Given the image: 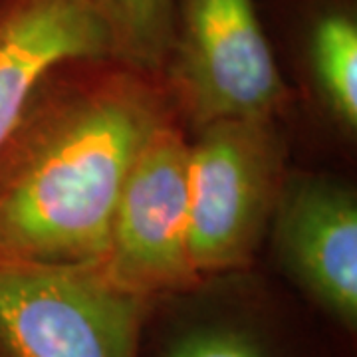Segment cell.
<instances>
[{"mask_svg": "<svg viewBox=\"0 0 357 357\" xmlns=\"http://www.w3.org/2000/svg\"><path fill=\"white\" fill-rule=\"evenodd\" d=\"M171 115L161 76L114 56L50 68L0 149V262L102 264L129 169Z\"/></svg>", "mask_w": 357, "mask_h": 357, "instance_id": "6da1fadb", "label": "cell"}, {"mask_svg": "<svg viewBox=\"0 0 357 357\" xmlns=\"http://www.w3.org/2000/svg\"><path fill=\"white\" fill-rule=\"evenodd\" d=\"M192 266L201 278L260 264L292 169L294 123L234 117L189 133Z\"/></svg>", "mask_w": 357, "mask_h": 357, "instance_id": "7a4b0ae2", "label": "cell"}, {"mask_svg": "<svg viewBox=\"0 0 357 357\" xmlns=\"http://www.w3.org/2000/svg\"><path fill=\"white\" fill-rule=\"evenodd\" d=\"M139 357H344L321 319L268 268L153 298Z\"/></svg>", "mask_w": 357, "mask_h": 357, "instance_id": "3957f363", "label": "cell"}, {"mask_svg": "<svg viewBox=\"0 0 357 357\" xmlns=\"http://www.w3.org/2000/svg\"><path fill=\"white\" fill-rule=\"evenodd\" d=\"M161 79L187 133L234 117L294 123V96L256 0H175Z\"/></svg>", "mask_w": 357, "mask_h": 357, "instance_id": "277c9868", "label": "cell"}, {"mask_svg": "<svg viewBox=\"0 0 357 357\" xmlns=\"http://www.w3.org/2000/svg\"><path fill=\"white\" fill-rule=\"evenodd\" d=\"M149 304L102 264L0 262V357H139Z\"/></svg>", "mask_w": 357, "mask_h": 357, "instance_id": "5b68a950", "label": "cell"}, {"mask_svg": "<svg viewBox=\"0 0 357 357\" xmlns=\"http://www.w3.org/2000/svg\"><path fill=\"white\" fill-rule=\"evenodd\" d=\"M260 264L357 357V185L347 171L292 167Z\"/></svg>", "mask_w": 357, "mask_h": 357, "instance_id": "8992f818", "label": "cell"}, {"mask_svg": "<svg viewBox=\"0 0 357 357\" xmlns=\"http://www.w3.org/2000/svg\"><path fill=\"white\" fill-rule=\"evenodd\" d=\"M191 141L177 115L145 141L115 204L102 266L121 288L153 300L201 280L192 266Z\"/></svg>", "mask_w": 357, "mask_h": 357, "instance_id": "52a82bcc", "label": "cell"}, {"mask_svg": "<svg viewBox=\"0 0 357 357\" xmlns=\"http://www.w3.org/2000/svg\"><path fill=\"white\" fill-rule=\"evenodd\" d=\"M258 13L294 96V133L342 161L357 149V0H260Z\"/></svg>", "mask_w": 357, "mask_h": 357, "instance_id": "ba28073f", "label": "cell"}, {"mask_svg": "<svg viewBox=\"0 0 357 357\" xmlns=\"http://www.w3.org/2000/svg\"><path fill=\"white\" fill-rule=\"evenodd\" d=\"M84 56H109L91 0H0V149L46 72Z\"/></svg>", "mask_w": 357, "mask_h": 357, "instance_id": "9c48e42d", "label": "cell"}, {"mask_svg": "<svg viewBox=\"0 0 357 357\" xmlns=\"http://www.w3.org/2000/svg\"><path fill=\"white\" fill-rule=\"evenodd\" d=\"M102 20L109 56L161 76L171 44L175 0H91Z\"/></svg>", "mask_w": 357, "mask_h": 357, "instance_id": "30bf717a", "label": "cell"}]
</instances>
